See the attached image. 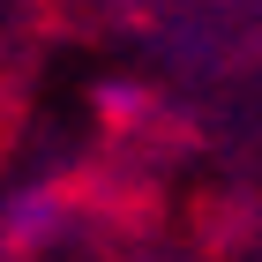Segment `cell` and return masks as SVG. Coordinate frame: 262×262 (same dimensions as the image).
Listing matches in <instances>:
<instances>
[{"mask_svg": "<svg viewBox=\"0 0 262 262\" xmlns=\"http://www.w3.org/2000/svg\"><path fill=\"white\" fill-rule=\"evenodd\" d=\"M53 217H60V195L38 187V195H23V210L8 217V232H15V240H38V232H53Z\"/></svg>", "mask_w": 262, "mask_h": 262, "instance_id": "6da1fadb", "label": "cell"}]
</instances>
